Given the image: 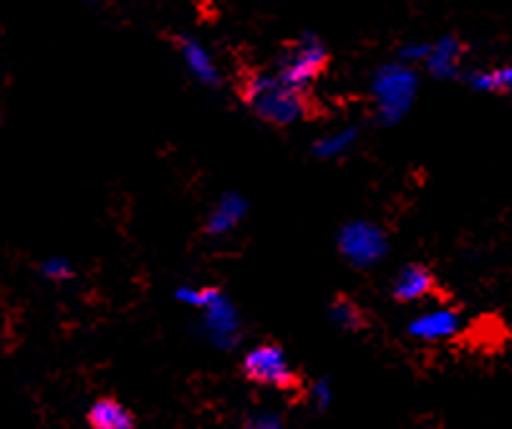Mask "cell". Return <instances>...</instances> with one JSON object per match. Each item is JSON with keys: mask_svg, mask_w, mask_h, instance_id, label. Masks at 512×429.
Segmentation results:
<instances>
[{"mask_svg": "<svg viewBox=\"0 0 512 429\" xmlns=\"http://www.w3.org/2000/svg\"><path fill=\"white\" fill-rule=\"evenodd\" d=\"M328 316H331V321L338 326V329H344V331H361L366 326L364 311H361V308L346 296H338L336 301L331 303Z\"/></svg>", "mask_w": 512, "mask_h": 429, "instance_id": "cell-14", "label": "cell"}, {"mask_svg": "<svg viewBox=\"0 0 512 429\" xmlns=\"http://www.w3.org/2000/svg\"><path fill=\"white\" fill-rule=\"evenodd\" d=\"M243 101L250 112L273 127H291L306 114L303 91L291 89L275 74H255L243 84Z\"/></svg>", "mask_w": 512, "mask_h": 429, "instance_id": "cell-1", "label": "cell"}, {"mask_svg": "<svg viewBox=\"0 0 512 429\" xmlns=\"http://www.w3.org/2000/svg\"><path fill=\"white\" fill-rule=\"evenodd\" d=\"M202 311H205V334L210 336L212 344L220 349H233L240 341V316L233 301L220 291Z\"/></svg>", "mask_w": 512, "mask_h": 429, "instance_id": "cell-6", "label": "cell"}, {"mask_svg": "<svg viewBox=\"0 0 512 429\" xmlns=\"http://www.w3.org/2000/svg\"><path fill=\"white\" fill-rule=\"evenodd\" d=\"M91 429H134V414L117 399H99L89 409Z\"/></svg>", "mask_w": 512, "mask_h": 429, "instance_id": "cell-12", "label": "cell"}, {"mask_svg": "<svg viewBox=\"0 0 512 429\" xmlns=\"http://www.w3.org/2000/svg\"><path fill=\"white\" fill-rule=\"evenodd\" d=\"M180 48H182V59H185L187 69L192 71V76H195L200 84L220 86V71H217L212 56L200 46V43L192 41V38H182Z\"/></svg>", "mask_w": 512, "mask_h": 429, "instance_id": "cell-11", "label": "cell"}, {"mask_svg": "<svg viewBox=\"0 0 512 429\" xmlns=\"http://www.w3.org/2000/svg\"><path fill=\"white\" fill-rule=\"evenodd\" d=\"M460 326V313L454 311V308L439 306L414 318L407 331L412 339L419 341H444L452 339V336L460 331Z\"/></svg>", "mask_w": 512, "mask_h": 429, "instance_id": "cell-7", "label": "cell"}, {"mask_svg": "<svg viewBox=\"0 0 512 429\" xmlns=\"http://www.w3.org/2000/svg\"><path fill=\"white\" fill-rule=\"evenodd\" d=\"M356 139H359V129L356 127L336 129V132L326 134V137H321L313 142V154H316L318 159L344 157V154L354 147Z\"/></svg>", "mask_w": 512, "mask_h": 429, "instance_id": "cell-13", "label": "cell"}, {"mask_svg": "<svg viewBox=\"0 0 512 429\" xmlns=\"http://www.w3.org/2000/svg\"><path fill=\"white\" fill-rule=\"evenodd\" d=\"M41 273H43V278H48V281H53V283H64V281H71V278H74V268H71V263L66 258L43 260Z\"/></svg>", "mask_w": 512, "mask_h": 429, "instance_id": "cell-17", "label": "cell"}, {"mask_svg": "<svg viewBox=\"0 0 512 429\" xmlns=\"http://www.w3.org/2000/svg\"><path fill=\"white\" fill-rule=\"evenodd\" d=\"M429 46H422V43H409V46L402 48V59L404 64H417V61L427 59Z\"/></svg>", "mask_w": 512, "mask_h": 429, "instance_id": "cell-20", "label": "cell"}, {"mask_svg": "<svg viewBox=\"0 0 512 429\" xmlns=\"http://www.w3.org/2000/svg\"><path fill=\"white\" fill-rule=\"evenodd\" d=\"M326 64V46H323L316 36H303L301 41L293 43V46L288 48V53L283 56V61H280L278 74L275 76H278L283 84L291 86V89L303 91L308 84H313V81L323 74Z\"/></svg>", "mask_w": 512, "mask_h": 429, "instance_id": "cell-3", "label": "cell"}, {"mask_svg": "<svg viewBox=\"0 0 512 429\" xmlns=\"http://www.w3.org/2000/svg\"><path fill=\"white\" fill-rule=\"evenodd\" d=\"M217 293H220V288H212V286H200V288L182 286L180 291H177V298L192 308H205L207 303L217 296Z\"/></svg>", "mask_w": 512, "mask_h": 429, "instance_id": "cell-16", "label": "cell"}, {"mask_svg": "<svg viewBox=\"0 0 512 429\" xmlns=\"http://www.w3.org/2000/svg\"><path fill=\"white\" fill-rule=\"evenodd\" d=\"M245 215H248V202H245V197H240L238 192H225V195H220V200L215 202L210 215H207V235L220 238V235L233 233V230L243 223Z\"/></svg>", "mask_w": 512, "mask_h": 429, "instance_id": "cell-8", "label": "cell"}, {"mask_svg": "<svg viewBox=\"0 0 512 429\" xmlns=\"http://www.w3.org/2000/svg\"><path fill=\"white\" fill-rule=\"evenodd\" d=\"M243 374L253 384L273 389H296L298 374L293 371L286 351L275 344H260L250 349L243 359Z\"/></svg>", "mask_w": 512, "mask_h": 429, "instance_id": "cell-4", "label": "cell"}, {"mask_svg": "<svg viewBox=\"0 0 512 429\" xmlns=\"http://www.w3.org/2000/svg\"><path fill=\"white\" fill-rule=\"evenodd\" d=\"M371 96L376 104V117L381 124L391 127L409 114L417 96V74L409 64H389L376 71Z\"/></svg>", "mask_w": 512, "mask_h": 429, "instance_id": "cell-2", "label": "cell"}, {"mask_svg": "<svg viewBox=\"0 0 512 429\" xmlns=\"http://www.w3.org/2000/svg\"><path fill=\"white\" fill-rule=\"evenodd\" d=\"M245 429H286V427H283L280 417H275V414H260V417L250 419V422L245 424Z\"/></svg>", "mask_w": 512, "mask_h": 429, "instance_id": "cell-19", "label": "cell"}, {"mask_svg": "<svg viewBox=\"0 0 512 429\" xmlns=\"http://www.w3.org/2000/svg\"><path fill=\"white\" fill-rule=\"evenodd\" d=\"M432 291H434L432 271L419 263L407 265V268H404V271L396 276L394 288H391V293H394V298L399 303L424 301V298H427Z\"/></svg>", "mask_w": 512, "mask_h": 429, "instance_id": "cell-9", "label": "cell"}, {"mask_svg": "<svg viewBox=\"0 0 512 429\" xmlns=\"http://www.w3.org/2000/svg\"><path fill=\"white\" fill-rule=\"evenodd\" d=\"M470 86L475 91H487V94H507L512 86V71L510 66H502V69L492 71H472L467 76Z\"/></svg>", "mask_w": 512, "mask_h": 429, "instance_id": "cell-15", "label": "cell"}, {"mask_svg": "<svg viewBox=\"0 0 512 429\" xmlns=\"http://www.w3.org/2000/svg\"><path fill=\"white\" fill-rule=\"evenodd\" d=\"M460 61H462V43L457 38L447 36L442 38L439 43L429 46L427 64L429 74L437 76V79H454V76L460 74Z\"/></svg>", "mask_w": 512, "mask_h": 429, "instance_id": "cell-10", "label": "cell"}, {"mask_svg": "<svg viewBox=\"0 0 512 429\" xmlns=\"http://www.w3.org/2000/svg\"><path fill=\"white\" fill-rule=\"evenodd\" d=\"M313 404L318 409H328V404H331V382L328 379L313 384Z\"/></svg>", "mask_w": 512, "mask_h": 429, "instance_id": "cell-18", "label": "cell"}, {"mask_svg": "<svg viewBox=\"0 0 512 429\" xmlns=\"http://www.w3.org/2000/svg\"><path fill=\"white\" fill-rule=\"evenodd\" d=\"M338 250L356 268H371L389 253V240L379 225L354 220L338 233Z\"/></svg>", "mask_w": 512, "mask_h": 429, "instance_id": "cell-5", "label": "cell"}]
</instances>
